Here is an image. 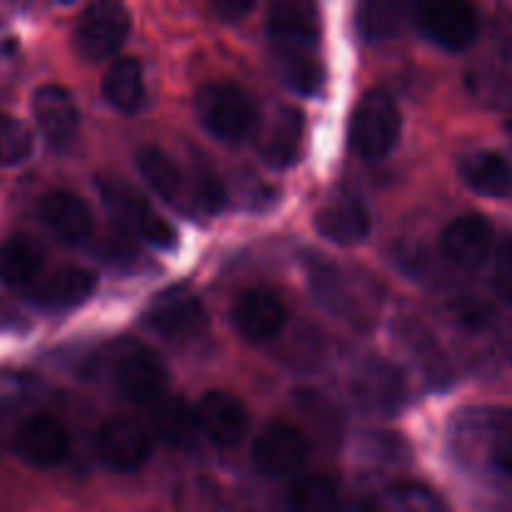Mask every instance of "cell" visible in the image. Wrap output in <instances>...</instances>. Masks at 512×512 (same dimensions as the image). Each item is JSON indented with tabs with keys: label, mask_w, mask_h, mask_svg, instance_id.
Returning a JSON list of instances; mask_svg holds the SVG:
<instances>
[{
	"label": "cell",
	"mask_w": 512,
	"mask_h": 512,
	"mask_svg": "<svg viewBox=\"0 0 512 512\" xmlns=\"http://www.w3.org/2000/svg\"><path fill=\"white\" fill-rule=\"evenodd\" d=\"M310 445L303 430L290 423H273L258 433L253 443L255 468L270 478H285L303 468Z\"/></svg>",
	"instance_id": "8fae6325"
},
{
	"label": "cell",
	"mask_w": 512,
	"mask_h": 512,
	"mask_svg": "<svg viewBox=\"0 0 512 512\" xmlns=\"http://www.w3.org/2000/svg\"><path fill=\"white\" fill-rule=\"evenodd\" d=\"M400 138V110L393 95L373 88L360 98L350 123V140L363 158L380 160L395 148Z\"/></svg>",
	"instance_id": "3957f363"
},
{
	"label": "cell",
	"mask_w": 512,
	"mask_h": 512,
	"mask_svg": "<svg viewBox=\"0 0 512 512\" xmlns=\"http://www.w3.org/2000/svg\"><path fill=\"white\" fill-rule=\"evenodd\" d=\"M103 95L120 113H138L145 100L143 65L138 58H118L103 78Z\"/></svg>",
	"instance_id": "cb8c5ba5"
},
{
	"label": "cell",
	"mask_w": 512,
	"mask_h": 512,
	"mask_svg": "<svg viewBox=\"0 0 512 512\" xmlns=\"http://www.w3.org/2000/svg\"><path fill=\"white\" fill-rule=\"evenodd\" d=\"M130 33V13L125 5L113 0H98L90 3L80 13L75 25L73 43L75 50L88 63H103L110 55L123 48Z\"/></svg>",
	"instance_id": "277c9868"
},
{
	"label": "cell",
	"mask_w": 512,
	"mask_h": 512,
	"mask_svg": "<svg viewBox=\"0 0 512 512\" xmlns=\"http://www.w3.org/2000/svg\"><path fill=\"white\" fill-rule=\"evenodd\" d=\"M95 285H98V278H95L93 270L80 268V265H63V268L40 278L28 290V300L38 305L40 310L63 313V310L83 305L93 295Z\"/></svg>",
	"instance_id": "2e32d148"
},
{
	"label": "cell",
	"mask_w": 512,
	"mask_h": 512,
	"mask_svg": "<svg viewBox=\"0 0 512 512\" xmlns=\"http://www.w3.org/2000/svg\"><path fill=\"white\" fill-rule=\"evenodd\" d=\"M105 258H108V263H113V265L133 263V260L138 258V250L130 245V240L125 238V235H120V238H108V250H105Z\"/></svg>",
	"instance_id": "74e56055"
},
{
	"label": "cell",
	"mask_w": 512,
	"mask_h": 512,
	"mask_svg": "<svg viewBox=\"0 0 512 512\" xmlns=\"http://www.w3.org/2000/svg\"><path fill=\"white\" fill-rule=\"evenodd\" d=\"M33 153V135L23 120L0 113V168L25 163Z\"/></svg>",
	"instance_id": "4dcf8cb0"
},
{
	"label": "cell",
	"mask_w": 512,
	"mask_h": 512,
	"mask_svg": "<svg viewBox=\"0 0 512 512\" xmlns=\"http://www.w3.org/2000/svg\"><path fill=\"white\" fill-rule=\"evenodd\" d=\"M108 373L118 393L138 405L158 403L168 388V368L160 355L135 340H120L113 345Z\"/></svg>",
	"instance_id": "6da1fadb"
},
{
	"label": "cell",
	"mask_w": 512,
	"mask_h": 512,
	"mask_svg": "<svg viewBox=\"0 0 512 512\" xmlns=\"http://www.w3.org/2000/svg\"><path fill=\"white\" fill-rule=\"evenodd\" d=\"M150 420H153L155 435L170 448H188L193 445L195 435L200 433L198 415L190 410L183 398H165L163 395L158 403H153Z\"/></svg>",
	"instance_id": "d4e9b609"
},
{
	"label": "cell",
	"mask_w": 512,
	"mask_h": 512,
	"mask_svg": "<svg viewBox=\"0 0 512 512\" xmlns=\"http://www.w3.org/2000/svg\"><path fill=\"white\" fill-rule=\"evenodd\" d=\"M505 125H508V130L512 133V98L508 100V105H505Z\"/></svg>",
	"instance_id": "b9f144b4"
},
{
	"label": "cell",
	"mask_w": 512,
	"mask_h": 512,
	"mask_svg": "<svg viewBox=\"0 0 512 512\" xmlns=\"http://www.w3.org/2000/svg\"><path fill=\"white\" fill-rule=\"evenodd\" d=\"M305 118L293 105H280L273 110L268 125L258 138V153L265 165L275 170L290 168L303 145Z\"/></svg>",
	"instance_id": "d6986e66"
},
{
	"label": "cell",
	"mask_w": 512,
	"mask_h": 512,
	"mask_svg": "<svg viewBox=\"0 0 512 512\" xmlns=\"http://www.w3.org/2000/svg\"><path fill=\"white\" fill-rule=\"evenodd\" d=\"M353 398L363 410L373 415H395L405 403L408 383L398 365L383 358L365 360L353 375Z\"/></svg>",
	"instance_id": "5b68a950"
},
{
	"label": "cell",
	"mask_w": 512,
	"mask_h": 512,
	"mask_svg": "<svg viewBox=\"0 0 512 512\" xmlns=\"http://www.w3.org/2000/svg\"><path fill=\"white\" fill-rule=\"evenodd\" d=\"M195 113L208 133L223 143H240L255 125V103L233 83H208L195 95Z\"/></svg>",
	"instance_id": "7a4b0ae2"
},
{
	"label": "cell",
	"mask_w": 512,
	"mask_h": 512,
	"mask_svg": "<svg viewBox=\"0 0 512 512\" xmlns=\"http://www.w3.org/2000/svg\"><path fill=\"white\" fill-rule=\"evenodd\" d=\"M475 415V425H480L483 430H488L493 435V440L510 438L512 435V408H488L478 410Z\"/></svg>",
	"instance_id": "d590c367"
},
{
	"label": "cell",
	"mask_w": 512,
	"mask_h": 512,
	"mask_svg": "<svg viewBox=\"0 0 512 512\" xmlns=\"http://www.w3.org/2000/svg\"><path fill=\"white\" fill-rule=\"evenodd\" d=\"M43 245L30 235H10L0 243V280L8 288L30 290L43 273Z\"/></svg>",
	"instance_id": "ffe728a7"
},
{
	"label": "cell",
	"mask_w": 512,
	"mask_h": 512,
	"mask_svg": "<svg viewBox=\"0 0 512 512\" xmlns=\"http://www.w3.org/2000/svg\"><path fill=\"white\" fill-rule=\"evenodd\" d=\"M418 23L433 43L445 50H465L478 38V13L460 0H435L420 5Z\"/></svg>",
	"instance_id": "9c48e42d"
},
{
	"label": "cell",
	"mask_w": 512,
	"mask_h": 512,
	"mask_svg": "<svg viewBox=\"0 0 512 512\" xmlns=\"http://www.w3.org/2000/svg\"><path fill=\"white\" fill-rule=\"evenodd\" d=\"M135 165H138L140 175H143V180L155 195H160L173 208H185L188 180H185V175L180 173V168L168 153H163L155 145H143L135 153Z\"/></svg>",
	"instance_id": "44dd1931"
},
{
	"label": "cell",
	"mask_w": 512,
	"mask_h": 512,
	"mask_svg": "<svg viewBox=\"0 0 512 512\" xmlns=\"http://www.w3.org/2000/svg\"><path fill=\"white\" fill-rule=\"evenodd\" d=\"M393 495L403 512H443L440 500L423 485H398Z\"/></svg>",
	"instance_id": "836d02e7"
},
{
	"label": "cell",
	"mask_w": 512,
	"mask_h": 512,
	"mask_svg": "<svg viewBox=\"0 0 512 512\" xmlns=\"http://www.w3.org/2000/svg\"><path fill=\"white\" fill-rule=\"evenodd\" d=\"M268 33L275 53H315L320 38L318 8L303 0H283L270 8Z\"/></svg>",
	"instance_id": "30bf717a"
},
{
	"label": "cell",
	"mask_w": 512,
	"mask_h": 512,
	"mask_svg": "<svg viewBox=\"0 0 512 512\" xmlns=\"http://www.w3.org/2000/svg\"><path fill=\"white\" fill-rule=\"evenodd\" d=\"M340 490L328 475L310 473L290 485L288 510L290 512H340Z\"/></svg>",
	"instance_id": "484cf974"
},
{
	"label": "cell",
	"mask_w": 512,
	"mask_h": 512,
	"mask_svg": "<svg viewBox=\"0 0 512 512\" xmlns=\"http://www.w3.org/2000/svg\"><path fill=\"white\" fill-rule=\"evenodd\" d=\"M213 10L215 15H220L228 23H235V20L245 18L253 10V0H215Z\"/></svg>",
	"instance_id": "f35d334b"
},
{
	"label": "cell",
	"mask_w": 512,
	"mask_h": 512,
	"mask_svg": "<svg viewBox=\"0 0 512 512\" xmlns=\"http://www.w3.org/2000/svg\"><path fill=\"white\" fill-rule=\"evenodd\" d=\"M403 343L408 345L410 353L415 355V358L423 360L425 370H428L433 378H448V363H445L443 353H440V348H435L433 343V335L428 333V330L423 328L420 323H410L403 328Z\"/></svg>",
	"instance_id": "1f68e13d"
},
{
	"label": "cell",
	"mask_w": 512,
	"mask_h": 512,
	"mask_svg": "<svg viewBox=\"0 0 512 512\" xmlns=\"http://www.w3.org/2000/svg\"><path fill=\"white\" fill-rule=\"evenodd\" d=\"M195 415H198L200 433L218 448H235L250 428V415L243 400L225 390L205 393Z\"/></svg>",
	"instance_id": "4fadbf2b"
},
{
	"label": "cell",
	"mask_w": 512,
	"mask_h": 512,
	"mask_svg": "<svg viewBox=\"0 0 512 512\" xmlns=\"http://www.w3.org/2000/svg\"><path fill=\"white\" fill-rule=\"evenodd\" d=\"M370 213L358 195L338 190L315 213V228L325 240L338 245H358L370 233Z\"/></svg>",
	"instance_id": "ac0fdd59"
},
{
	"label": "cell",
	"mask_w": 512,
	"mask_h": 512,
	"mask_svg": "<svg viewBox=\"0 0 512 512\" xmlns=\"http://www.w3.org/2000/svg\"><path fill=\"white\" fill-rule=\"evenodd\" d=\"M98 188L100 195H103V203L105 208H108L110 218H113L123 230H138L140 218L150 210V205L145 203L143 195H138L133 188L120 183V180H100Z\"/></svg>",
	"instance_id": "f1b7e54d"
},
{
	"label": "cell",
	"mask_w": 512,
	"mask_h": 512,
	"mask_svg": "<svg viewBox=\"0 0 512 512\" xmlns=\"http://www.w3.org/2000/svg\"><path fill=\"white\" fill-rule=\"evenodd\" d=\"M138 233L158 250H175V245H178V233H175L173 225L160 218L158 213H153V210H148L140 218Z\"/></svg>",
	"instance_id": "d6a6232c"
},
{
	"label": "cell",
	"mask_w": 512,
	"mask_h": 512,
	"mask_svg": "<svg viewBox=\"0 0 512 512\" xmlns=\"http://www.w3.org/2000/svg\"><path fill=\"white\" fill-rule=\"evenodd\" d=\"M493 283L500 298L512 303V235L500 243L498 253H495L493 265Z\"/></svg>",
	"instance_id": "e575fe53"
},
{
	"label": "cell",
	"mask_w": 512,
	"mask_h": 512,
	"mask_svg": "<svg viewBox=\"0 0 512 512\" xmlns=\"http://www.w3.org/2000/svg\"><path fill=\"white\" fill-rule=\"evenodd\" d=\"M288 323L283 298L268 288H250L235 300L233 325L250 343H268L278 338Z\"/></svg>",
	"instance_id": "7c38bea8"
},
{
	"label": "cell",
	"mask_w": 512,
	"mask_h": 512,
	"mask_svg": "<svg viewBox=\"0 0 512 512\" xmlns=\"http://www.w3.org/2000/svg\"><path fill=\"white\" fill-rule=\"evenodd\" d=\"M33 115L50 148L63 150L75 140L80 115L73 95L63 85H40L33 93Z\"/></svg>",
	"instance_id": "e0dca14e"
},
{
	"label": "cell",
	"mask_w": 512,
	"mask_h": 512,
	"mask_svg": "<svg viewBox=\"0 0 512 512\" xmlns=\"http://www.w3.org/2000/svg\"><path fill=\"white\" fill-rule=\"evenodd\" d=\"M38 218L55 240L65 245H83L93 235V213L80 195L68 190H50L40 198Z\"/></svg>",
	"instance_id": "5bb4252c"
},
{
	"label": "cell",
	"mask_w": 512,
	"mask_h": 512,
	"mask_svg": "<svg viewBox=\"0 0 512 512\" xmlns=\"http://www.w3.org/2000/svg\"><path fill=\"white\" fill-rule=\"evenodd\" d=\"M308 283L315 300L323 305L328 313L340 318H360V305L350 290V278L325 260H313L308 270Z\"/></svg>",
	"instance_id": "7402d4cb"
},
{
	"label": "cell",
	"mask_w": 512,
	"mask_h": 512,
	"mask_svg": "<svg viewBox=\"0 0 512 512\" xmlns=\"http://www.w3.org/2000/svg\"><path fill=\"white\" fill-rule=\"evenodd\" d=\"M340 512H385V508L375 498L358 495V498H350L348 503L340 505Z\"/></svg>",
	"instance_id": "60d3db41"
},
{
	"label": "cell",
	"mask_w": 512,
	"mask_h": 512,
	"mask_svg": "<svg viewBox=\"0 0 512 512\" xmlns=\"http://www.w3.org/2000/svg\"><path fill=\"white\" fill-rule=\"evenodd\" d=\"M153 435L133 418H110L100 425L98 455L115 473H135L153 455Z\"/></svg>",
	"instance_id": "8992f818"
},
{
	"label": "cell",
	"mask_w": 512,
	"mask_h": 512,
	"mask_svg": "<svg viewBox=\"0 0 512 512\" xmlns=\"http://www.w3.org/2000/svg\"><path fill=\"white\" fill-rule=\"evenodd\" d=\"M495 468L512 480V435L510 438H500L493 443V453H490Z\"/></svg>",
	"instance_id": "ab89813d"
},
{
	"label": "cell",
	"mask_w": 512,
	"mask_h": 512,
	"mask_svg": "<svg viewBox=\"0 0 512 512\" xmlns=\"http://www.w3.org/2000/svg\"><path fill=\"white\" fill-rule=\"evenodd\" d=\"M145 325L163 338L183 343L203 333L208 325V313L198 295L188 293L185 288H173L155 298V303L145 313Z\"/></svg>",
	"instance_id": "ba28073f"
},
{
	"label": "cell",
	"mask_w": 512,
	"mask_h": 512,
	"mask_svg": "<svg viewBox=\"0 0 512 512\" xmlns=\"http://www.w3.org/2000/svg\"><path fill=\"white\" fill-rule=\"evenodd\" d=\"M455 320L468 330H485L490 325V310L473 298H463L455 303Z\"/></svg>",
	"instance_id": "8d00e7d4"
},
{
	"label": "cell",
	"mask_w": 512,
	"mask_h": 512,
	"mask_svg": "<svg viewBox=\"0 0 512 512\" xmlns=\"http://www.w3.org/2000/svg\"><path fill=\"white\" fill-rule=\"evenodd\" d=\"M225 200H228V190H225L220 175L210 168L195 170L193 178L188 180V203L193 205V210L203 215H215L225 208Z\"/></svg>",
	"instance_id": "f546056e"
},
{
	"label": "cell",
	"mask_w": 512,
	"mask_h": 512,
	"mask_svg": "<svg viewBox=\"0 0 512 512\" xmlns=\"http://www.w3.org/2000/svg\"><path fill=\"white\" fill-rule=\"evenodd\" d=\"M405 8L403 3L395 0H370L358 8V28L360 35L370 43H383V40L395 38L403 30L405 23Z\"/></svg>",
	"instance_id": "4316f807"
},
{
	"label": "cell",
	"mask_w": 512,
	"mask_h": 512,
	"mask_svg": "<svg viewBox=\"0 0 512 512\" xmlns=\"http://www.w3.org/2000/svg\"><path fill=\"white\" fill-rule=\"evenodd\" d=\"M440 250L453 265L463 270L483 268L493 250V225L485 215L468 213L455 218L440 238Z\"/></svg>",
	"instance_id": "9a60e30c"
},
{
	"label": "cell",
	"mask_w": 512,
	"mask_h": 512,
	"mask_svg": "<svg viewBox=\"0 0 512 512\" xmlns=\"http://www.w3.org/2000/svg\"><path fill=\"white\" fill-rule=\"evenodd\" d=\"M68 448V428L50 413L30 415L13 435V450L23 463L33 468H55L65 460Z\"/></svg>",
	"instance_id": "52a82bcc"
},
{
	"label": "cell",
	"mask_w": 512,
	"mask_h": 512,
	"mask_svg": "<svg viewBox=\"0 0 512 512\" xmlns=\"http://www.w3.org/2000/svg\"><path fill=\"white\" fill-rule=\"evenodd\" d=\"M275 65L293 93L318 95L323 90L325 70L315 53H275Z\"/></svg>",
	"instance_id": "83f0119b"
},
{
	"label": "cell",
	"mask_w": 512,
	"mask_h": 512,
	"mask_svg": "<svg viewBox=\"0 0 512 512\" xmlns=\"http://www.w3.org/2000/svg\"><path fill=\"white\" fill-rule=\"evenodd\" d=\"M460 175L475 193L485 198H505L512 193V168L508 160L490 150H475L460 158Z\"/></svg>",
	"instance_id": "603a6c76"
}]
</instances>
